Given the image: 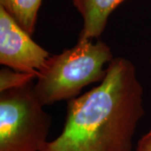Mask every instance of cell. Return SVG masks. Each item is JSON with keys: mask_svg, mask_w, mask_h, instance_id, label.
Here are the masks:
<instances>
[{"mask_svg": "<svg viewBox=\"0 0 151 151\" xmlns=\"http://www.w3.org/2000/svg\"><path fill=\"white\" fill-rule=\"evenodd\" d=\"M143 94L134 64L113 58L98 86L69 100L61 134L41 151H131Z\"/></svg>", "mask_w": 151, "mask_h": 151, "instance_id": "obj_1", "label": "cell"}, {"mask_svg": "<svg viewBox=\"0 0 151 151\" xmlns=\"http://www.w3.org/2000/svg\"><path fill=\"white\" fill-rule=\"evenodd\" d=\"M113 59L111 49L102 40H78L74 47L50 56L38 72L36 95L44 106L71 100L84 86L103 81L104 65Z\"/></svg>", "mask_w": 151, "mask_h": 151, "instance_id": "obj_2", "label": "cell"}, {"mask_svg": "<svg viewBox=\"0 0 151 151\" xmlns=\"http://www.w3.org/2000/svg\"><path fill=\"white\" fill-rule=\"evenodd\" d=\"M0 93V151L42 150L51 119L33 81Z\"/></svg>", "mask_w": 151, "mask_h": 151, "instance_id": "obj_3", "label": "cell"}, {"mask_svg": "<svg viewBox=\"0 0 151 151\" xmlns=\"http://www.w3.org/2000/svg\"><path fill=\"white\" fill-rule=\"evenodd\" d=\"M51 55L35 43L0 7V63L12 70L37 74Z\"/></svg>", "mask_w": 151, "mask_h": 151, "instance_id": "obj_4", "label": "cell"}, {"mask_svg": "<svg viewBox=\"0 0 151 151\" xmlns=\"http://www.w3.org/2000/svg\"><path fill=\"white\" fill-rule=\"evenodd\" d=\"M125 0H72L81 14L83 26L78 40L99 38L105 29L108 17Z\"/></svg>", "mask_w": 151, "mask_h": 151, "instance_id": "obj_5", "label": "cell"}, {"mask_svg": "<svg viewBox=\"0 0 151 151\" xmlns=\"http://www.w3.org/2000/svg\"><path fill=\"white\" fill-rule=\"evenodd\" d=\"M42 0H0V7L30 35L35 29Z\"/></svg>", "mask_w": 151, "mask_h": 151, "instance_id": "obj_6", "label": "cell"}, {"mask_svg": "<svg viewBox=\"0 0 151 151\" xmlns=\"http://www.w3.org/2000/svg\"><path fill=\"white\" fill-rule=\"evenodd\" d=\"M35 77H37V74L12 70L10 68L4 67L0 71V92L24 86L33 81Z\"/></svg>", "mask_w": 151, "mask_h": 151, "instance_id": "obj_7", "label": "cell"}, {"mask_svg": "<svg viewBox=\"0 0 151 151\" xmlns=\"http://www.w3.org/2000/svg\"><path fill=\"white\" fill-rule=\"evenodd\" d=\"M136 151H151V129L141 138Z\"/></svg>", "mask_w": 151, "mask_h": 151, "instance_id": "obj_8", "label": "cell"}, {"mask_svg": "<svg viewBox=\"0 0 151 151\" xmlns=\"http://www.w3.org/2000/svg\"><path fill=\"white\" fill-rule=\"evenodd\" d=\"M150 62H151V60H150Z\"/></svg>", "mask_w": 151, "mask_h": 151, "instance_id": "obj_9", "label": "cell"}]
</instances>
